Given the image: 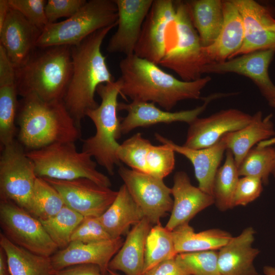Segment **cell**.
<instances>
[{
    "label": "cell",
    "mask_w": 275,
    "mask_h": 275,
    "mask_svg": "<svg viewBox=\"0 0 275 275\" xmlns=\"http://www.w3.org/2000/svg\"><path fill=\"white\" fill-rule=\"evenodd\" d=\"M119 68L120 95L123 98L153 102L167 111L181 100L202 98L201 91L211 80L209 76L190 81L179 79L134 54L122 59Z\"/></svg>",
    "instance_id": "1"
},
{
    "label": "cell",
    "mask_w": 275,
    "mask_h": 275,
    "mask_svg": "<svg viewBox=\"0 0 275 275\" xmlns=\"http://www.w3.org/2000/svg\"><path fill=\"white\" fill-rule=\"evenodd\" d=\"M114 27L99 30L71 46L72 73L63 101L79 128L87 112L99 105L95 99L97 87L115 81L101 50L105 38Z\"/></svg>",
    "instance_id": "2"
},
{
    "label": "cell",
    "mask_w": 275,
    "mask_h": 275,
    "mask_svg": "<svg viewBox=\"0 0 275 275\" xmlns=\"http://www.w3.org/2000/svg\"><path fill=\"white\" fill-rule=\"evenodd\" d=\"M16 123L18 141L27 151L61 143H75L80 128L63 100L46 101L34 95L19 101Z\"/></svg>",
    "instance_id": "3"
},
{
    "label": "cell",
    "mask_w": 275,
    "mask_h": 275,
    "mask_svg": "<svg viewBox=\"0 0 275 275\" xmlns=\"http://www.w3.org/2000/svg\"><path fill=\"white\" fill-rule=\"evenodd\" d=\"M18 95H34L46 101L63 100L72 73L71 46L36 47L15 68Z\"/></svg>",
    "instance_id": "4"
},
{
    "label": "cell",
    "mask_w": 275,
    "mask_h": 275,
    "mask_svg": "<svg viewBox=\"0 0 275 275\" xmlns=\"http://www.w3.org/2000/svg\"><path fill=\"white\" fill-rule=\"evenodd\" d=\"M121 84L118 78L114 82L101 84L96 92L101 98L100 104L86 113L93 122L96 132L94 135L83 140L81 151L94 157L97 163L113 175L116 166H121L117 156L120 145L121 120L118 116V97Z\"/></svg>",
    "instance_id": "5"
},
{
    "label": "cell",
    "mask_w": 275,
    "mask_h": 275,
    "mask_svg": "<svg viewBox=\"0 0 275 275\" xmlns=\"http://www.w3.org/2000/svg\"><path fill=\"white\" fill-rule=\"evenodd\" d=\"M176 14L167 33L165 54L160 66L174 71L182 80L201 78L209 64L194 28L186 1H175Z\"/></svg>",
    "instance_id": "6"
},
{
    "label": "cell",
    "mask_w": 275,
    "mask_h": 275,
    "mask_svg": "<svg viewBox=\"0 0 275 275\" xmlns=\"http://www.w3.org/2000/svg\"><path fill=\"white\" fill-rule=\"evenodd\" d=\"M118 9L114 0H90L73 16L48 23L42 32L36 47L73 46L96 31L118 24Z\"/></svg>",
    "instance_id": "7"
},
{
    "label": "cell",
    "mask_w": 275,
    "mask_h": 275,
    "mask_svg": "<svg viewBox=\"0 0 275 275\" xmlns=\"http://www.w3.org/2000/svg\"><path fill=\"white\" fill-rule=\"evenodd\" d=\"M33 162L37 177L61 180L88 178L110 187L109 178L98 171L97 162L89 154L79 152L75 143H56L26 152Z\"/></svg>",
    "instance_id": "8"
},
{
    "label": "cell",
    "mask_w": 275,
    "mask_h": 275,
    "mask_svg": "<svg viewBox=\"0 0 275 275\" xmlns=\"http://www.w3.org/2000/svg\"><path fill=\"white\" fill-rule=\"evenodd\" d=\"M0 225L10 241L32 253L50 257L59 249L39 219L10 201L1 199Z\"/></svg>",
    "instance_id": "9"
},
{
    "label": "cell",
    "mask_w": 275,
    "mask_h": 275,
    "mask_svg": "<svg viewBox=\"0 0 275 275\" xmlns=\"http://www.w3.org/2000/svg\"><path fill=\"white\" fill-rule=\"evenodd\" d=\"M0 197L26 210L38 177L32 160L16 140L1 148Z\"/></svg>",
    "instance_id": "10"
},
{
    "label": "cell",
    "mask_w": 275,
    "mask_h": 275,
    "mask_svg": "<svg viewBox=\"0 0 275 275\" xmlns=\"http://www.w3.org/2000/svg\"><path fill=\"white\" fill-rule=\"evenodd\" d=\"M118 173L132 198L151 224L171 212L173 205L172 189L163 179L120 166Z\"/></svg>",
    "instance_id": "11"
},
{
    "label": "cell",
    "mask_w": 275,
    "mask_h": 275,
    "mask_svg": "<svg viewBox=\"0 0 275 275\" xmlns=\"http://www.w3.org/2000/svg\"><path fill=\"white\" fill-rule=\"evenodd\" d=\"M43 178L57 189L66 206L84 217L100 216L118 194V191L86 178L71 180Z\"/></svg>",
    "instance_id": "12"
},
{
    "label": "cell",
    "mask_w": 275,
    "mask_h": 275,
    "mask_svg": "<svg viewBox=\"0 0 275 275\" xmlns=\"http://www.w3.org/2000/svg\"><path fill=\"white\" fill-rule=\"evenodd\" d=\"M175 14V1L153 0L134 54L159 65L166 52L168 31Z\"/></svg>",
    "instance_id": "13"
},
{
    "label": "cell",
    "mask_w": 275,
    "mask_h": 275,
    "mask_svg": "<svg viewBox=\"0 0 275 275\" xmlns=\"http://www.w3.org/2000/svg\"><path fill=\"white\" fill-rule=\"evenodd\" d=\"M232 2L241 16L244 31L243 45L234 57L257 50L275 49L273 8L254 0Z\"/></svg>",
    "instance_id": "14"
},
{
    "label": "cell",
    "mask_w": 275,
    "mask_h": 275,
    "mask_svg": "<svg viewBox=\"0 0 275 275\" xmlns=\"http://www.w3.org/2000/svg\"><path fill=\"white\" fill-rule=\"evenodd\" d=\"M275 49L257 50L243 54L221 62L206 65L204 73H235L251 79L268 101L275 99V85L271 80L268 69Z\"/></svg>",
    "instance_id": "15"
},
{
    "label": "cell",
    "mask_w": 275,
    "mask_h": 275,
    "mask_svg": "<svg viewBox=\"0 0 275 275\" xmlns=\"http://www.w3.org/2000/svg\"><path fill=\"white\" fill-rule=\"evenodd\" d=\"M225 94L215 93L202 97V105L189 110L171 112L162 110L150 102L132 101L128 103L119 102L118 111H125L126 116L122 118V134H127L139 127H148L158 123H171L183 122L189 124L206 108L208 104L216 98L224 96Z\"/></svg>",
    "instance_id": "16"
},
{
    "label": "cell",
    "mask_w": 275,
    "mask_h": 275,
    "mask_svg": "<svg viewBox=\"0 0 275 275\" xmlns=\"http://www.w3.org/2000/svg\"><path fill=\"white\" fill-rule=\"evenodd\" d=\"M252 118L253 116L235 108L222 110L206 118H197L189 124L183 146L193 149L209 147L226 133L247 125Z\"/></svg>",
    "instance_id": "17"
},
{
    "label": "cell",
    "mask_w": 275,
    "mask_h": 275,
    "mask_svg": "<svg viewBox=\"0 0 275 275\" xmlns=\"http://www.w3.org/2000/svg\"><path fill=\"white\" fill-rule=\"evenodd\" d=\"M118 9V28L106 47L109 53L128 56L134 53L145 19L153 0H114Z\"/></svg>",
    "instance_id": "18"
},
{
    "label": "cell",
    "mask_w": 275,
    "mask_h": 275,
    "mask_svg": "<svg viewBox=\"0 0 275 275\" xmlns=\"http://www.w3.org/2000/svg\"><path fill=\"white\" fill-rule=\"evenodd\" d=\"M123 242L121 237L97 242L71 241L50 257L51 265L57 270L75 265L93 264L107 274L111 260Z\"/></svg>",
    "instance_id": "19"
},
{
    "label": "cell",
    "mask_w": 275,
    "mask_h": 275,
    "mask_svg": "<svg viewBox=\"0 0 275 275\" xmlns=\"http://www.w3.org/2000/svg\"><path fill=\"white\" fill-rule=\"evenodd\" d=\"M41 33L20 12L10 8L0 29V45L15 69L27 60L36 47Z\"/></svg>",
    "instance_id": "20"
},
{
    "label": "cell",
    "mask_w": 275,
    "mask_h": 275,
    "mask_svg": "<svg viewBox=\"0 0 275 275\" xmlns=\"http://www.w3.org/2000/svg\"><path fill=\"white\" fill-rule=\"evenodd\" d=\"M173 205L166 228L172 231L188 223L197 213L214 203L213 196L194 186L185 172H177L173 177Z\"/></svg>",
    "instance_id": "21"
},
{
    "label": "cell",
    "mask_w": 275,
    "mask_h": 275,
    "mask_svg": "<svg viewBox=\"0 0 275 275\" xmlns=\"http://www.w3.org/2000/svg\"><path fill=\"white\" fill-rule=\"evenodd\" d=\"M15 70L5 49L0 45V143L1 148L15 140V122L19 101Z\"/></svg>",
    "instance_id": "22"
},
{
    "label": "cell",
    "mask_w": 275,
    "mask_h": 275,
    "mask_svg": "<svg viewBox=\"0 0 275 275\" xmlns=\"http://www.w3.org/2000/svg\"><path fill=\"white\" fill-rule=\"evenodd\" d=\"M156 139L161 144L171 147L175 152L187 158L192 163L198 187L205 193L212 196L213 182L216 172L227 150L222 138L215 144L208 148L193 149L178 145L161 134H155Z\"/></svg>",
    "instance_id": "23"
},
{
    "label": "cell",
    "mask_w": 275,
    "mask_h": 275,
    "mask_svg": "<svg viewBox=\"0 0 275 275\" xmlns=\"http://www.w3.org/2000/svg\"><path fill=\"white\" fill-rule=\"evenodd\" d=\"M223 24L217 38L211 45L203 47L209 64L234 58L244 42L242 19L232 0L223 1Z\"/></svg>",
    "instance_id": "24"
},
{
    "label": "cell",
    "mask_w": 275,
    "mask_h": 275,
    "mask_svg": "<svg viewBox=\"0 0 275 275\" xmlns=\"http://www.w3.org/2000/svg\"><path fill=\"white\" fill-rule=\"evenodd\" d=\"M254 234L253 228H247L219 250L218 265L222 275H259L253 264L260 253L252 247Z\"/></svg>",
    "instance_id": "25"
},
{
    "label": "cell",
    "mask_w": 275,
    "mask_h": 275,
    "mask_svg": "<svg viewBox=\"0 0 275 275\" xmlns=\"http://www.w3.org/2000/svg\"><path fill=\"white\" fill-rule=\"evenodd\" d=\"M146 217L134 225L122 246L108 264V269L121 271L126 275H143L146 241L151 228Z\"/></svg>",
    "instance_id": "26"
},
{
    "label": "cell",
    "mask_w": 275,
    "mask_h": 275,
    "mask_svg": "<svg viewBox=\"0 0 275 275\" xmlns=\"http://www.w3.org/2000/svg\"><path fill=\"white\" fill-rule=\"evenodd\" d=\"M272 116L263 118L261 111L253 115L251 122L241 129L224 134L221 138L227 150L233 155L237 168L248 152L256 144L270 139L275 135Z\"/></svg>",
    "instance_id": "27"
},
{
    "label": "cell",
    "mask_w": 275,
    "mask_h": 275,
    "mask_svg": "<svg viewBox=\"0 0 275 275\" xmlns=\"http://www.w3.org/2000/svg\"><path fill=\"white\" fill-rule=\"evenodd\" d=\"M98 217L104 229L114 239L126 233L131 225H136L145 217L124 184L113 203Z\"/></svg>",
    "instance_id": "28"
},
{
    "label": "cell",
    "mask_w": 275,
    "mask_h": 275,
    "mask_svg": "<svg viewBox=\"0 0 275 275\" xmlns=\"http://www.w3.org/2000/svg\"><path fill=\"white\" fill-rule=\"evenodd\" d=\"M193 24L203 47L217 38L224 21L223 1H186Z\"/></svg>",
    "instance_id": "29"
},
{
    "label": "cell",
    "mask_w": 275,
    "mask_h": 275,
    "mask_svg": "<svg viewBox=\"0 0 275 275\" xmlns=\"http://www.w3.org/2000/svg\"><path fill=\"white\" fill-rule=\"evenodd\" d=\"M172 234L177 254L219 250L232 237L229 233L218 229L197 233L188 223L174 229Z\"/></svg>",
    "instance_id": "30"
},
{
    "label": "cell",
    "mask_w": 275,
    "mask_h": 275,
    "mask_svg": "<svg viewBox=\"0 0 275 275\" xmlns=\"http://www.w3.org/2000/svg\"><path fill=\"white\" fill-rule=\"evenodd\" d=\"M0 246L6 254L11 275H55L50 257L34 254L15 244L2 233Z\"/></svg>",
    "instance_id": "31"
},
{
    "label": "cell",
    "mask_w": 275,
    "mask_h": 275,
    "mask_svg": "<svg viewBox=\"0 0 275 275\" xmlns=\"http://www.w3.org/2000/svg\"><path fill=\"white\" fill-rule=\"evenodd\" d=\"M172 231L160 223L151 227L147 237L143 275L160 263L176 256Z\"/></svg>",
    "instance_id": "32"
},
{
    "label": "cell",
    "mask_w": 275,
    "mask_h": 275,
    "mask_svg": "<svg viewBox=\"0 0 275 275\" xmlns=\"http://www.w3.org/2000/svg\"><path fill=\"white\" fill-rule=\"evenodd\" d=\"M239 177L233 155L227 150L225 162L218 169L213 186L212 196L219 210L225 211L233 207V197Z\"/></svg>",
    "instance_id": "33"
},
{
    "label": "cell",
    "mask_w": 275,
    "mask_h": 275,
    "mask_svg": "<svg viewBox=\"0 0 275 275\" xmlns=\"http://www.w3.org/2000/svg\"><path fill=\"white\" fill-rule=\"evenodd\" d=\"M59 193L44 178L37 177L26 211L40 220L53 216L64 206Z\"/></svg>",
    "instance_id": "34"
},
{
    "label": "cell",
    "mask_w": 275,
    "mask_h": 275,
    "mask_svg": "<svg viewBox=\"0 0 275 275\" xmlns=\"http://www.w3.org/2000/svg\"><path fill=\"white\" fill-rule=\"evenodd\" d=\"M84 217L66 205L55 215L40 220L50 238L60 250L71 241L72 235Z\"/></svg>",
    "instance_id": "35"
},
{
    "label": "cell",
    "mask_w": 275,
    "mask_h": 275,
    "mask_svg": "<svg viewBox=\"0 0 275 275\" xmlns=\"http://www.w3.org/2000/svg\"><path fill=\"white\" fill-rule=\"evenodd\" d=\"M244 157L238 168L239 176H253L267 184L275 164V147L258 144Z\"/></svg>",
    "instance_id": "36"
},
{
    "label": "cell",
    "mask_w": 275,
    "mask_h": 275,
    "mask_svg": "<svg viewBox=\"0 0 275 275\" xmlns=\"http://www.w3.org/2000/svg\"><path fill=\"white\" fill-rule=\"evenodd\" d=\"M151 145L141 133H136L120 144L117 157L131 169L147 174L146 158Z\"/></svg>",
    "instance_id": "37"
},
{
    "label": "cell",
    "mask_w": 275,
    "mask_h": 275,
    "mask_svg": "<svg viewBox=\"0 0 275 275\" xmlns=\"http://www.w3.org/2000/svg\"><path fill=\"white\" fill-rule=\"evenodd\" d=\"M175 258L190 275H222L215 250L180 253Z\"/></svg>",
    "instance_id": "38"
},
{
    "label": "cell",
    "mask_w": 275,
    "mask_h": 275,
    "mask_svg": "<svg viewBox=\"0 0 275 275\" xmlns=\"http://www.w3.org/2000/svg\"><path fill=\"white\" fill-rule=\"evenodd\" d=\"M175 153L167 144H152L146 158L147 174L161 179L171 174L175 165Z\"/></svg>",
    "instance_id": "39"
},
{
    "label": "cell",
    "mask_w": 275,
    "mask_h": 275,
    "mask_svg": "<svg viewBox=\"0 0 275 275\" xmlns=\"http://www.w3.org/2000/svg\"><path fill=\"white\" fill-rule=\"evenodd\" d=\"M45 0H9L10 7L20 12L31 23L42 32L48 25Z\"/></svg>",
    "instance_id": "40"
},
{
    "label": "cell",
    "mask_w": 275,
    "mask_h": 275,
    "mask_svg": "<svg viewBox=\"0 0 275 275\" xmlns=\"http://www.w3.org/2000/svg\"><path fill=\"white\" fill-rule=\"evenodd\" d=\"M111 239L113 238L101 225L99 217L94 216L84 217L71 236V241L85 243L97 242Z\"/></svg>",
    "instance_id": "41"
},
{
    "label": "cell",
    "mask_w": 275,
    "mask_h": 275,
    "mask_svg": "<svg viewBox=\"0 0 275 275\" xmlns=\"http://www.w3.org/2000/svg\"><path fill=\"white\" fill-rule=\"evenodd\" d=\"M263 182L255 177L239 178L233 197V205L244 206L258 198L262 193Z\"/></svg>",
    "instance_id": "42"
},
{
    "label": "cell",
    "mask_w": 275,
    "mask_h": 275,
    "mask_svg": "<svg viewBox=\"0 0 275 275\" xmlns=\"http://www.w3.org/2000/svg\"><path fill=\"white\" fill-rule=\"evenodd\" d=\"M86 0H48L45 11L48 23H53L61 17L69 18L86 3Z\"/></svg>",
    "instance_id": "43"
},
{
    "label": "cell",
    "mask_w": 275,
    "mask_h": 275,
    "mask_svg": "<svg viewBox=\"0 0 275 275\" xmlns=\"http://www.w3.org/2000/svg\"><path fill=\"white\" fill-rule=\"evenodd\" d=\"M175 257L160 263L144 275H190L179 264Z\"/></svg>",
    "instance_id": "44"
},
{
    "label": "cell",
    "mask_w": 275,
    "mask_h": 275,
    "mask_svg": "<svg viewBox=\"0 0 275 275\" xmlns=\"http://www.w3.org/2000/svg\"><path fill=\"white\" fill-rule=\"evenodd\" d=\"M55 275H109L103 273L99 266L93 264H79L54 270Z\"/></svg>",
    "instance_id": "45"
},
{
    "label": "cell",
    "mask_w": 275,
    "mask_h": 275,
    "mask_svg": "<svg viewBox=\"0 0 275 275\" xmlns=\"http://www.w3.org/2000/svg\"><path fill=\"white\" fill-rule=\"evenodd\" d=\"M10 9L9 0H0V29L4 23Z\"/></svg>",
    "instance_id": "46"
},
{
    "label": "cell",
    "mask_w": 275,
    "mask_h": 275,
    "mask_svg": "<svg viewBox=\"0 0 275 275\" xmlns=\"http://www.w3.org/2000/svg\"><path fill=\"white\" fill-rule=\"evenodd\" d=\"M0 275H11L6 254L1 247L0 248Z\"/></svg>",
    "instance_id": "47"
},
{
    "label": "cell",
    "mask_w": 275,
    "mask_h": 275,
    "mask_svg": "<svg viewBox=\"0 0 275 275\" xmlns=\"http://www.w3.org/2000/svg\"><path fill=\"white\" fill-rule=\"evenodd\" d=\"M262 144L264 145H272L273 144H275V138H270L269 139H268L267 140L264 141L262 142ZM271 174L274 176L275 177V164L273 167V169L272 170Z\"/></svg>",
    "instance_id": "48"
},
{
    "label": "cell",
    "mask_w": 275,
    "mask_h": 275,
    "mask_svg": "<svg viewBox=\"0 0 275 275\" xmlns=\"http://www.w3.org/2000/svg\"><path fill=\"white\" fill-rule=\"evenodd\" d=\"M264 273L266 275H275V268L271 266H265L264 268Z\"/></svg>",
    "instance_id": "49"
},
{
    "label": "cell",
    "mask_w": 275,
    "mask_h": 275,
    "mask_svg": "<svg viewBox=\"0 0 275 275\" xmlns=\"http://www.w3.org/2000/svg\"><path fill=\"white\" fill-rule=\"evenodd\" d=\"M107 272L109 274V275H120L119 274L116 272L115 271H113L110 269H108Z\"/></svg>",
    "instance_id": "50"
},
{
    "label": "cell",
    "mask_w": 275,
    "mask_h": 275,
    "mask_svg": "<svg viewBox=\"0 0 275 275\" xmlns=\"http://www.w3.org/2000/svg\"><path fill=\"white\" fill-rule=\"evenodd\" d=\"M268 103L270 106L275 109V99L268 102Z\"/></svg>",
    "instance_id": "51"
}]
</instances>
